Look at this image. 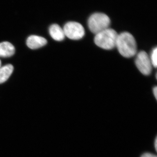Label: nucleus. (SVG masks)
I'll list each match as a JSON object with an SVG mask.
<instances>
[{
    "instance_id": "1",
    "label": "nucleus",
    "mask_w": 157,
    "mask_h": 157,
    "mask_svg": "<svg viewBox=\"0 0 157 157\" xmlns=\"http://www.w3.org/2000/svg\"><path fill=\"white\" fill-rule=\"evenodd\" d=\"M116 47L122 56L127 58L135 56L137 53L135 38L128 32H123L118 35Z\"/></svg>"
},
{
    "instance_id": "2",
    "label": "nucleus",
    "mask_w": 157,
    "mask_h": 157,
    "mask_svg": "<svg viewBox=\"0 0 157 157\" xmlns=\"http://www.w3.org/2000/svg\"><path fill=\"white\" fill-rule=\"evenodd\" d=\"M118 35L116 31L109 28L96 34L94 40L98 47L111 50L116 47Z\"/></svg>"
},
{
    "instance_id": "3",
    "label": "nucleus",
    "mask_w": 157,
    "mask_h": 157,
    "mask_svg": "<svg viewBox=\"0 0 157 157\" xmlns=\"http://www.w3.org/2000/svg\"><path fill=\"white\" fill-rule=\"evenodd\" d=\"M110 20L104 13L97 12L91 15L88 20V26L90 31L97 34L101 31L109 28Z\"/></svg>"
},
{
    "instance_id": "4",
    "label": "nucleus",
    "mask_w": 157,
    "mask_h": 157,
    "mask_svg": "<svg viewBox=\"0 0 157 157\" xmlns=\"http://www.w3.org/2000/svg\"><path fill=\"white\" fill-rule=\"evenodd\" d=\"M65 36L72 40L81 39L85 34L84 28L81 24L76 21H69L63 28Z\"/></svg>"
},
{
    "instance_id": "5",
    "label": "nucleus",
    "mask_w": 157,
    "mask_h": 157,
    "mask_svg": "<svg viewBox=\"0 0 157 157\" xmlns=\"http://www.w3.org/2000/svg\"><path fill=\"white\" fill-rule=\"evenodd\" d=\"M135 63L138 70L143 75L148 76L151 73L152 65L150 57L145 51H141L137 54Z\"/></svg>"
},
{
    "instance_id": "6",
    "label": "nucleus",
    "mask_w": 157,
    "mask_h": 157,
    "mask_svg": "<svg viewBox=\"0 0 157 157\" xmlns=\"http://www.w3.org/2000/svg\"><path fill=\"white\" fill-rule=\"evenodd\" d=\"M47 43L45 38L36 35L30 36L26 40V45L31 49H35L45 46Z\"/></svg>"
},
{
    "instance_id": "7",
    "label": "nucleus",
    "mask_w": 157,
    "mask_h": 157,
    "mask_svg": "<svg viewBox=\"0 0 157 157\" xmlns=\"http://www.w3.org/2000/svg\"><path fill=\"white\" fill-rule=\"evenodd\" d=\"M49 33L52 38L57 41H63L66 36L63 29L56 24L50 26Z\"/></svg>"
},
{
    "instance_id": "8",
    "label": "nucleus",
    "mask_w": 157,
    "mask_h": 157,
    "mask_svg": "<svg viewBox=\"0 0 157 157\" xmlns=\"http://www.w3.org/2000/svg\"><path fill=\"white\" fill-rule=\"evenodd\" d=\"M15 53L14 45L9 42L0 43V57L3 58L10 57Z\"/></svg>"
},
{
    "instance_id": "9",
    "label": "nucleus",
    "mask_w": 157,
    "mask_h": 157,
    "mask_svg": "<svg viewBox=\"0 0 157 157\" xmlns=\"http://www.w3.org/2000/svg\"><path fill=\"white\" fill-rule=\"evenodd\" d=\"M13 70L14 67L11 64L5 65L0 67V84L4 83L9 79Z\"/></svg>"
},
{
    "instance_id": "10",
    "label": "nucleus",
    "mask_w": 157,
    "mask_h": 157,
    "mask_svg": "<svg viewBox=\"0 0 157 157\" xmlns=\"http://www.w3.org/2000/svg\"><path fill=\"white\" fill-rule=\"evenodd\" d=\"M150 59L153 67H154L155 68H156L157 66V48L156 47L154 48L152 51Z\"/></svg>"
},
{
    "instance_id": "11",
    "label": "nucleus",
    "mask_w": 157,
    "mask_h": 157,
    "mask_svg": "<svg viewBox=\"0 0 157 157\" xmlns=\"http://www.w3.org/2000/svg\"><path fill=\"white\" fill-rule=\"evenodd\" d=\"M141 157H157V156L152 154L146 153L142 155Z\"/></svg>"
},
{
    "instance_id": "12",
    "label": "nucleus",
    "mask_w": 157,
    "mask_h": 157,
    "mask_svg": "<svg viewBox=\"0 0 157 157\" xmlns=\"http://www.w3.org/2000/svg\"><path fill=\"white\" fill-rule=\"evenodd\" d=\"M153 94H154L155 98L157 100V86H155L153 88Z\"/></svg>"
},
{
    "instance_id": "13",
    "label": "nucleus",
    "mask_w": 157,
    "mask_h": 157,
    "mask_svg": "<svg viewBox=\"0 0 157 157\" xmlns=\"http://www.w3.org/2000/svg\"><path fill=\"white\" fill-rule=\"evenodd\" d=\"M155 148L156 151H157V137H156L155 140Z\"/></svg>"
},
{
    "instance_id": "14",
    "label": "nucleus",
    "mask_w": 157,
    "mask_h": 157,
    "mask_svg": "<svg viewBox=\"0 0 157 157\" xmlns=\"http://www.w3.org/2000/svg\"><path fill=\"white\" fill-rule=\"evenodd\" d=\"M1 65H2V62H1V60H0V67H1Z\"/></svg>"
}]
</instances>
